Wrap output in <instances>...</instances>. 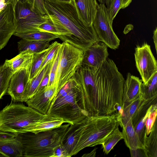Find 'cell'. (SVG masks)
Here are the masks:
<instances>
[{"instance_id": "cell-1", "label": "cell", "mask_w": 157, "mask_h": 157, "mask_svg": "<svg viewBox=\"0 0 157 157\" xmlns=\"http://www.w3.org/2000/svg\"><path fill=\"white\" fill-rule=\"evenodd\" d=\"M79 105L87 116L108 115L122 109L124 78L107 58L98 66L82 65L73 76Z\"/></svg>"}, {"instance_id": "cell-2", "label": "cell", "mask_w": 157, "mask_h": 157, "mask_svg": "<svg viewBox=\"0 0 157 157\" xmlns=\"http://www.w3.org/2000/svg\"><path fill=\"white\" fill-rule=\"evenodd\" d=\"M47 15L62 25L66 31L60 39L84 51L99 41L93 26L86 24L80 17L74 0L69 2L44 0Z\"/></svg>"}, {"instance_id": "cell-3", "label": "cell", "mask_w": 157, "mask_h": 157, "mask_svg": "<svg viewBox=\"0 0 157 157\" xmlns=\"http://www.w3.org/2000/svg\"><path fill=\"white\" fill-rule=\"evenodd\" d=\"M70 124L37 133L27 132L17 134L21 143L23 156L26 157H52L54 148L61 144Z\"/></svg>"}, {"instance_id": "cell-4", "label": "cell", "mask_w": 157, "mask_h": 157, "mask_svg": "<svg viewBox=\"0 0 157 157\" xmlns=\"http://www.w3.org/2000/svg\"><path fill=\"white\" fill-rule=\"evenodd\" d=\"M78 96L77 84L72 78L57 92L46 114L71 124L79 122L87 116L79 105Z\"/></svg>"}, {"instance_id": "cell-5", "label": "cell", "mask_w": 157, "mask_h": 157, "mask_svg": "<svg viewBox=\"0 0 157 157\" xmlns=\"http://www.w3.org/2000/svg\"><path fill=\"white\" fill-rule=\"evenodd\" d=\"M46 115L23 103L11 102L0 111V130L17 135L30 132Z\"/></svg>"}, {"instance_id": "cell-6", "label": "cell", "mask_w": 157, "mask_h": 157, "mask_svg": "<svg viewBox=\"0 0 157 157\" xmlns=\"http://www.w3.org/2000/svg\"><path fill=\"white\" fill-rule=\"evenodd\" d=\"M119 125L115 113L90 116L89 122L73 151L72 156L86 147L101 144Z\"/></svg>"}, {"instance_id": "cell-7", "label": "cell", "mask_w": 157, "mask_h": 157, "mask_svg": "<svg viewBox=\"0 0 157 157\" xmlns=\"http://www.w3.org/2000/svg\"><path fill=\"white\" fill-rule=\"evenodd\" d=\"M59 50V60L55 80L56 93L80 68L83 54L82 50L66 42L60 44Z\"/></svg>"}, {"instance_id": "cell-8", "label": "cell", "mask_w": 157, "mask_h": 157, "mask_svg": "<svg viewBox=\"0 0 157 157\" xmlns=\"http://www.w3.org/2000/svg\"><path fill=\"white\" fill-rule=\"evenodd\" d=\"M17 26L15 33H27L39 31L38 27L48 17L36 13L26 0H19L15 7Z\"/></svg>"}, {"instance_id": "cell-9", "label": "cell", "mask_w": 157, "mask_h": 157, "mask_svg": "<svg viewBox=\"0 0 157 157\" xmlns=\"http://www.w3.org/2000/svg\"><path fill=\"white\" fill-rule=\"evenodd\" d=\"M92 25L100 41L113 49L118 48L120 40L109 21L107 8L105 4L100 3L98 5Z\"/></svg>"}, {"instance_id": "cell-10", "label": "cell", "mask_w": 157, "mask_h": 157, "mask_svg": "<svg viewBox=\"0 0 157 157\" xmlns=\"http://www.w3.org/2000/svg\"><path fill=\"white\" fill-rule=\"evenodd\" d=\"M134 56L136 68L143 83H145L157 72L156 60L150 45L147 43L137 46L135 49Z\"/></svg>"}, {"instance_id": "cell-11", "label": "cell", "mask_w": 157, "mask_h": 157, "mask_svg": "<svg viewBox=\"0 0 157 157\" xmlns=\"http://www.w3.org/2000/svg\"><path fill=\"white\" fill-rule=\"evenodd\" d=\"M16 26L15 8L12 4H8L0 11V50L15 33Z\"/></svg>"}, {"instance_id": "cell-12", "label": "cell", "mask_w": 157, "mask_h": 157, "mask_svg": "<svg viewBox=\"0 0 157 157\" xmlns=\"http://www.w3.org/2000/svg\"><path fill=\"white\" fill-rule=\"evenodd\" d=\"M31 69V67L22 68L13 73L7 92L12 101L21 102L23 94L30 79Z\"/></svg>"}, {"instance_id": "cell-13", "label": "cell", "mask_w": 157, "mask_h": 157, "mask_svg": "<svg viewBox=\"0 0 157 157\" xmlns=\"http://www.w3.org/2000/svg\"><path fill=\"white\" fill-rule=\"evenodd\" d=\"M56 93V89L55 86H46L38 90L26 103L28 106L41 113L46 114Z\"/></svg>"}, {"instance_id": "cell-14", "label": "cell", "mask_w": 157, "mask_h": 157, "mask_svg": "<svg viewBox=\"0 0 157 157\" xmlns=\"http://www.w3.org/2000/svg\"><path fill=\"white\" fill-rule=\"evenodd\" d=\"M90 116H87L80 121L70 124L66 132L61 144L69 157L72 156V153L82 134L87 125Z\"/></svg>"}, {"instance_id": "cell-15", "label": "cell", "mask_w": 157, "mask_h": 157, "mask_svg": "<svg viewBox=\"0 0 157 157\" xmlns=\"http://www.w3.org/2000/svg\"><path fill=\"white\" fill-rule=\"evenodd\" d=\"M108 47L104 43L98 41L83 51L82 65L92 67L98 66L108 57Z\"/></svg>"}, {"instance_id": "cell-16", "label": "cell", "mask_w": 157, "mask_h": 157, "mask_svg": "<svg viewBox=\"0 0 157 157\" xmlns=\"http://www.w3.org/2000/svg\"><path fill=\"white\" fill-rule=\"evenodd\" d=\"M142 82V80L138 77L132 75L130 73L127 74L123 85V104L131 102L141 95L140 86Z\"/></svg>"}, {"instance_id": "cell-17", "label": "cell", "mask_w": 157, "mask_h": 157, "mask_svg": "<svg viewBox=\"0 0 157 157\" xmlns=\"http://www.w3.org/2000/svg\"><path fill=\"white\" fill-rule=\"evenodd\" d=\"M80 17L87 25H92L98 4L97 0H74Z\"/></svg>"}, {"instance_id": "cell-18", "label": "cell", "mask_w": 157, "mask_h": 157, "mask_svg": "<svg viewBox=\"0 0 157 157\" xmlns=\"http://www.w3.org/2000/svg\"><path fill=\"white\" fill-rule=\"evenodd\" d=\"M121 128L123 139L126 145L129 149H145L144 145L134 130L131 119Z\"/></svg>"}, {"instance_id": "cell-19", "label": "cell", "mask_w": 157, "mask_h": 157, "mask_svg": "<svg viewBox=\"0 0 157 157\" xmlns=\"http://www.w3.org/2000/svg\"><path fill=\"white\" fill-rule=\"evenodd\" d=\"M33 54L29 51H23L11 59H6L5 62L13 73L21 68L31 67Z\"/></svg>"}, {"instance_id": "cell-20", "label": "cell", "mask_w": 157, "mask_h": 157, "mask_svg": "<svg viewBox=\"0 0 157 157\" xmlns=\"http://www.w3.org/2000/svg\"><path fill=\"white\" fill-rule=\"evenodd\" d=\"M54 58L35 77L31 79H29L23 94L21 102H26L37 92L43 78L47 71L51 67Z\"/></svg>"}, {"instance_id": "cell-21", "label": "cell", "mask_w": 157, "mask_h": 157, "mask_svg": "<svg viewBox=\"0 0 157 157\" xmlns=\"http://www.w3.org/2000/svg\"><path fill=\"white\" fill-rule=\"evenodd\" d=\"M145 99L141 94L133 101L123 104L122 113L117 117L119 124L121 127L125 125L136 112Z\"/></svg>"}, {"instance_id": "cell-22", "label": "cell", "mask_w": 157, "mask_h": 157, "mask_svg": "<svg viewBox=\"0 0 157 157\" xmlns=\"http://www.w3.org/2000/svg\"><path fill=\"white\" fill-rule=\"evenodd\" d=\"M0 154L6 157H22V145L16 137L11 140L0 141Z\"/></svg>"}, {"instance_id": "cell-23", "label": "cell", "mask_w": 157, "mask_h": 157, "mask_svg": "<svg viewBox=\"0 0 157 157\" xmlns=\"http://www.w3.org/2000/svg\"><path fill=\"white\" fill-rule=\"evenodd\" d=\"M65 123L62 118L46 115L42 119L35 124L30 132L37 133L59 127Z\"/></svg>"}, {"instance_id": "cell-24", "label": "cell", "mask_w": 157, "mask_h": 157, "mask_svg": "<svg viewBox=\"0 0 157 157\" xmlns=\"http://www.w3.org/2000/svg\"><path fill=\"white\" fill-rule=\"evenodd\" d=\"M50 42L21 39L17 42V49L19 52L23 51L28 50L33 53H36L47 48L50 45Z\"/></svg>"}, {"instance_id": "cell-25", "label": "cell", "mask_w": 157, "mask_h": 157, "mask_svg": "<svg viewBox=\"0 0 157 157\" xmlns=\"http://www.w3.org/2000/svg\"><path fill=\"white\" fill-rule=\"evenodd\" d=\"M141 95L145 100L157 98V72L154 74L146 83L140 86Z\"/></svg>"}, {"instance_id": "cell-26", "label": "cell", "mask_w": 157, "mask_h": 157, "mask_svg": "<svg viewBox=\"0 0 157 157\" xmlns=\"http://www.w3.org/2000/svg\"><path fill=\"white\" fill-rule=\"evenodd\" d=\"M13 35L21 39L28 40L50 41L58 38V36L54 34L40 31L27 33H15Z\"/></svg>"}, {"instance_id": "cell-27", "label": "cell", "mask_w": 157, "mask_h": 157, "mask_svg": "<svg viewBox=\"0 0 157 157\" xmlns=\"http://www.w3.org/2000/svg\"><path fill=\"white\" fill-rule=\"evenodd\" d=\"M157 122L156 120L150 133L147 137L145 145V150L147 157H157Z\"/></svg>"}, {"instance_id": "cell-28", "label": "cell", "mask_w": 157, "mask_h": 157, "mask_svg": "<svg viewBox=\"0 0 157 157\" xmlns=\"http://www.w3.org/2000/svg\"><path fill=\"white\" fill-rule=\"evenodd\" d=\"M13 73L11 68L5 62L0 66V100L7 93Z\"/></svg>"}, {"instance_id": "cell-29", "label": "cell", "mask_w": 157, "mask_h": 157, "mask_svg": "<svg viewBox=\"0 0 157 157\" xmlns=\"http://www.w3.org/2000/svg\"><path fill=\"white\" fill-rule=\"evenodd\" d=\"M37 29L39 31L54 34L58 38L63 34L65 31L62 25L52 20L49 17L45 22L39 25Z\"/></svg>"}, {"instance_id": "cell-30", "label": "cell", "mask_w": 157, "mask_h": 157, "mask_svg": "<svg viewBox=\"0 0 157 157\" xmlns=\"http://www.w3.org/2000/svg\"><path fill=\"white\" fill-rule=\"evenodd\" d=\"M123 139L122 133L117 127L104 140L101 144L103 152L108 154L116 144Z\"/></svg>"}, {"instance_id": "cell-31", "label": "cell", "mask_w": 157, "mask_h": 157, "mask_svg": "<svg viewBox=\"0 0 157 157\" xmlns=\"http://www.w3.org/2000/svg\"><path fill=\"white\" fill-rule=\"evenodd\" d=\"M52 46L53 43H52L47 48L39 52L33 54L30 73V79H31L36 75L39 69Z\"/></svg>"}, {"instance_id": "cell-32", "label": "cell", "mask_w": 157, "mask_h": 157, "mask_svg": "<svg viewBox=\"0 0 157 157\" xmlns=\"http://www.w3.org/2000/svg\"><path fill=\"white\" fill-rule=\"evenodd\" d=\"M152 105L150 106L147 110L145 116L138 122L134 127L136 132L144 146L147 137L146 132L145 122L150 111Z\"/></svg>"}, {"instance_id": "cell-33", "label": "cell", "mask_w": 157, "mask_h": 157, "mask_svg": "<svg viewBox=\"0 0 157 157\" xmlns=\"http://www.w3.org/2000/svg\"><path fill=\"white\" fill-rule=\"evenodd\" d=\"M121 0H111L106 7L109 21L112 25L113 20L121 9Z\"/></svg>"}, {"instance_id": "cell-34", "label": "cell", "mask_w": 157, "mask_h": 157, "mask_svg": "<svg viewBox=\"0 0 157 157\" xmlns=\"http://www.w3.org/2000/svg\"><path fill=\"white\" fill-rule=\"evenodd\" d=\"M157 109V103L152 105L145 124L146 132L147 136L150 133L156 120Z\"/></svg>"}, {"instance_id": "cell-35", "label": "cell", "mask_w": 157, "mask_h": 157, "mask_svg": "<svg viewBox=\"0 0 157 157\" xmlns=\"http://www.w3.org/2000/svg\"><path fill=\"white\" fill-rule=\"evenodd\" d=\"M59 48L54 56L52 64L50 70L49 74V82L47 86L48 87L53 86H55V78L59 62Z\"/></svg>"}, {"instance_id": "cell-36", "label": "cell", "mask_w": 157, "mask_h": 157, "mask_svg": "<svg viewBox=\"0 0 157 157\" xmlns=\"http://www.w3.org/2000/svg\"><path fill=\"white\" fill-rule=\"evenodd\" d=\"M26 1L30 5L31 9L33 11L43 15H47L44 0H26Z\"/></svg>"}, {"instance_id": "cell-37", "label": "cell", "mask_w": 157, "mask_h": 157, "mask_svg": "<svg viewBox=\"0 0 157 157\" xmlns=\"http://www.w3.org/2000/svg\"><path fill=\"white\" fill-rule=\"evenodd\" d=\"M52 157H69V156L61 144L54 148Z\"/></svg>"}, {"instance_id": "cell-38", "label": "cell", "mask_w": 157, "mask_h": 157, "mask_svg": "<svg viewBox=\"0 0 157 157\" xmlns=\"http://www.w3.org/2000/svg\"><path fill=\"white\" fill-rule=\"evenodd\" d=\"M17 134L0 130V141H9L16 138Z\"/></svg>"}, {"instance_id": "cell-39", "label": "cell", "mask_w": 157, "mask_h": 157, "mask_svg": "<svg viewBox=\"0 0 157 157\" xmlns=\"http://www.w3.org/2000/svg\"><path fill=\"white\" fill-rule=\"evenodd\" d=\"M130 151L131 157H147L145 149L137 148L130 149Z\"/></svg>"}, {"instance_id": "cell-40", "label": "cell", "mask_w": 157, "mask_h": 157, "mask_svg": "<svg viewBox=\"0 0 157 157\" xmlns=\"http://www.w3.org/2000/svg\"><path fill=\"white\" fill-rule=\"evenodd\" d=\"M51 68L47 71L45 75L43 78L39 85L37 91L40 90L47 86L49 82V74Z\"/></svg>"}, {"instance_id": "cell-41", "label": "cell", "mask_w": 157, "mask_h": 157, "mask_svg": "<svg viewBox=\"0 0 157 157\" xmlns=\"http://www.w3.org/2000/svg\"><path fill=\"white\" fill-rule=\"evenodd\" d=\"M132 0H121V9H124L129 6Z\"/></svg>"}, {"instance_id": "cell-42", "label": "cell", "mask_w": 157, "mask_h": 157, "mask_svg": "<svg viewBox=\"0 0 157 157\" xmlns=\"http://www.w3.org/2000/svg\"><path fill=\"white\" fill-rule=\"evenodd\" d=\"M6 5L12 4L15 8V7L19 0H1Z\"/></svg>"}, {"instance_id": "cell-43", "label": "cell", "mask_w": 157, "mask_h": 157, "mask_svg": "<svg viewBox=\"0 0 157 157\" xmlns=\"http://www.w3.org/2000/svg\"><path fill=\"white\" fill-rule=\"evenodd\" d=\"M157 28L156 27L155 29L153 32V38L155 48L156 52L157 51Z\"/></svg>"}, {"instance_id": "cell-44", "label": "cell", "mask_w": 157, "mask_h": 157, "mask_svg": "<svg viewBox=\"0 0 157 157\" xmlns=\"http://www.w3.org/2000/svg\"><path fill=\"white\" fill-rule=\"evenodd\" d=\"M97 148H94L91 152L84 154L82 157H95L96 155Z\"/></svg>"}, {"instance_id": "cell-45", "label": "cell", "mask_w": 157, "mask_h": 157, "mask_svg": "<svg viewBox=\"0 0 157 157\" xmlns=\"http://www.w3.org/2000/svg\"><path fill=\"white\" fill-rule=\"evenodd\" d=\"M100 3L105 4L106 7L109 6L111 0H98Z\"/></svg>"}, {"instance_id": "cell-46", "label": "cell", "mask_w": 157, "mask_h": 157, "mask_svg": "<svg viewBox=\"0 0 157 157\" xmlns=\"http://www.w3.org/2000/svg\"><path fill=\"white\" fill-rule=\"evenodd\" d=\"M58 1L65 2H70L71 0H56Z\"/></svg>"}, {"instance_id": "cell-47", "label": "cell", "mask_w": 157, "mask_h": 157, "mask_svg": "<svg viewBox=\"0 0 157 157\" xmlns=\"http://www.w3.org/2000/svg\"><path fill=\"white\" fill-rule=\"evenodd\" d=\"M0 157H4L2 155L0 154Z\"/></svg>"}]
</instances>
